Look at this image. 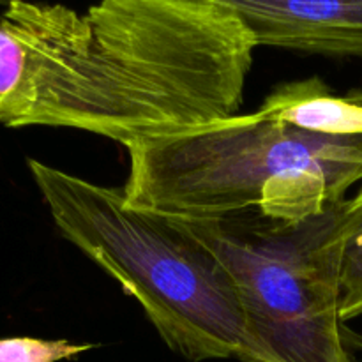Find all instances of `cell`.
Wrapping results in <instances>:
<instances>
[{"label":"cell","mask_w":362,"mask_h":362,"mask_svg":"<svg viewBox=\"0 0 362 362\" xmlns=\"http://www.w3.org/2000/svg\"><path fill=\"white\" fill-rule=\"evenodd\" d=\"M257 42L202 0H7L0 126L67 127L131 147L239 113Z\"/></svg>","instance_id":"obj_1"},{"label":"cell","mask_w":362,"mask_h":362,"mask_svg":"<svg viewBox=\"0 0 362 362\" xmlns=\"http://www.w3.org/2000/svg\"><path fill=\"white\" fill-rule=\"evenodd\" d=\"M134 209L177 219L258 212L303 221L362 182V134L327 136L260 110L127 147Z\"/></svg>","instance_id":"obj_2"},{"label":"cell","mask_w":362,"mask_h":362,"mask_svg":"<svg viewBox=\"0 0 362 362\" xmlns=\"http://www.w3.org/2000/svg\"><path fill=\"white\" fill-rule=\"evenodd\" d=\"M59 232L141 306L159 338L191 362H257L232 278L173 218L131 207L110 187L27 159Z\"/></svg>","instance_id":"obj_3"},{"label":"cell","mask_w":362,"mask_h":362,"mask_svg":"<svg viewBox=\"0 0 362 362\" xmlns=\"http://www.w3.org/2000/svg\"><path fill=\"white\" fill-rule=\"evenodd\" d=\"M346 200L303 221L173 218L232 278L257 362H354L341 320Z\"/></svg>","instance_id":"obj_4"},{"label":"cell","mask_w":362,"mask_h":362,"mask_svg":"<svg viewBox=\"0 0 362 362\" xmlns=\"http://www.w3.org/2000/svg\"><path fill=\"white\" fill-rule=\"evenodd\" d=\"M230 11L258 46L362 60V0H202Z\"/></svg>","instance_id":"obj_5"},{"label":"cell","mask_w":362,"mask_h":362,"mask_svg":"<svg viewBox=\"0 0 362 362\" xmlns=\"http://www.w3.org/2000/svg\"><path fill=\"white\" fill-rule=\"evenodd\" d=\"M271 119L327 136L362 134V90L332 94L320 78L279 85L262 103Z\"/></svg>","instance_id":"obj_6"},{"label":"cell","mask_w":362,"mask_h":362,"mask_svg":"<svg viewBox=\"0 0 362 362\" xmlns=\"http://www.w3.org/2000/svg\"><path fill=\"white\" fill-rule=\"evenodd\" d=\"M341 320L362 317V186L345 205L341 225Z\"/></svg>","instance_id":"obj_7"},{"label":"cell","mask_w":362,"mask_h":362,"mask_svg":"<svg viewBox=\"0 0 362 362\" xmlns=\"http://www.w3.org/2000/svg\"><path fill=\"white\" fill-rule=\"evenodd\" d=\"M95 349L92 343L76 345L67 339L4 338L0 339V362H60Z\"/></svg>","instance_id":"obj_8"},{"label":"cell","mask_w":362,"mask_h":362,"mask_svg":"<svg viewBox=\"0 0 362 362\" xmlns=\"http://www.w3.org/2000/svg\"><path fill=\"white\" fill-rule=\"evenodd\" d=\"M0 2H4V0H0Z\"/></svg>","instance_id":"obj_9"}]
</instances>
